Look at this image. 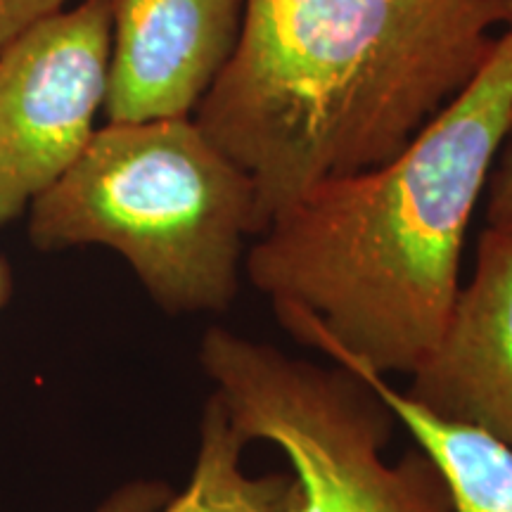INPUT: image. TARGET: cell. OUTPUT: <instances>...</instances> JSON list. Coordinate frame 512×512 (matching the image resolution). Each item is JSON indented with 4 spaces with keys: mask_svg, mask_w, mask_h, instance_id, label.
<instances>
[{
    "mask_svg": "<svg viewBox=\"0 0 512 512\" xmlns=\"http://www.w3.org/2000/svg\"><path fill=\"white\" fill-rule=\"evenodd\" d=\"M489 200H486V226L512 230V145L496 159L491 169Z\"/></svg>",
    "mask_w": 512,
    "mask_h": 512,
    "instance_id": "10",
    "label": "cell"
},
{
    "mask_svg": "<svg viewBox=\"0 0 512 512\" xmlns=\"http://www.w3.org/2000/svg\"><path fill=\"white\" fill-rule=\"evenodd\" d=\"M107 124L190 119L238 46L245 0H110Z\"/></svg>",
    "mask_w": 512,
    "mask_h": 512,
    "instance_id": "6",
    "label": "cell"
},
{
    "mask_svg": "<svg viewBox=\"0 0 512 512\" xmlns=\"http://www.w3.org/2000/svg\"><path fill=\"white\" fill-rule=\"evenodd\" d=\"M508 31H512V0H508Z\"/></svg>",
    "mask_w": 512,
    "mask_h": 512,
    "instance_id": "13",
    "label": "cell"
},
{
    "mask_svg": "<svg viewBox=\"0 0 512 512\" xmlns=\"http://www.w3.org/2000/svg\"><path fill=\"white\" fill-rule=\"evenodd\" d=\"M12 287H15V280H12V268L8 264V259H3V256H0V311H3L5 304L10 302Z\"/></svg>",
    "mask_w": 512,
    "mask_h": 512,
    "instance_id": "12",
    "label": "cell"
},
{
    "mask_svg": "<svg viewBox=\"0 0 512 512\" xmlns=\"http://www.w3.org/2000/svg\"><path fill=\"white\" fill-rule=\"evenodd\" d=\"M67 0H0V50L38 19L64 10Z\"/></svg>",
    "mask_w": 512,
    "mask_h": 512,
    "instance_id": "11",
    "label": "cell"
},
{
    "mask_svg": "<svg viewBox=\"0 0 512 512\" xmlns=\"http://www.w3.org/2000/svg\"><path fill=\"white\" fill-rule=\"evenodd\" d=\"M358 368V366H354ZM366 370V368H361ZM373 377L396 420L411 432L415 446L444 472L456 512H512V453L486 434L451 425L415 406L377 373Z\"/></svg>",
    "mask_w": 512,
    "mask_h": 512,
    "instance_id": "9",
    "label": "cell"
},
{
    "mask_svg": "<svg viewBox=\"0 0 512 512\" xmlns=\"http://www.w3.org/2000/svg\"><path fill=\"white\" fill-rule=\"evenodd\" d=\"M508 0H245L195 124L256 188L259 233L330 178L401 155L477 79Z\"/></svg>",
    "mask_w": 512,
    "mask_h": 512,
    "instance_id": "2",
    "label": "cell"
},
{
    "mask_svg": "<svg viewBox=\"0 0 512 512\" xmlns=\"http://www.w3.org/2000/svg\"><path fill=\"white\" fill-rule=\"evenodd\" d=\"M110 50V0L53 12L0 50V226L60 181L93 140Z\"/></svg>",
    "mask_w": 512,
    "mask_h": 512,
    "instance_id": "5",
    "label": "cell"
},
{
    "mask_svg": "<svg viewBox=\"0 0 512 512\" xmlns=\"http://www.w3.org/2000/svg\"><path fill=\"white\" fill-rule=\"evenodd\" d=\"M29 209L36 249H114L174 316L228 311L259 235L252 178L192 119L107 124Z\"/></svg>",
    "mask_w": 512,
    "mask_h": 512,
    "instance_id": "3",
    "label": "cell"
},
{
    "mask_svg": "<svg viewBox=\"0 0 512 512\" xmlns=\"http://www.w3.org/2000/svg\"><path fill=\"white\" fill-rule=\"evenodd\" d=\"M512 131V31L401 155L275 214L245 259L280 328L328 361L413 375L460 292L465 235Z\"/></svg>",
    "mask_w": 512,
    "mask_h": 512,
    "instance_id": "1",
    "label": "cell"
},
{
    "mask_svg": "<svg viewBox=\"0 0 512 512\" xmlns=\"http://www.w3.org/2000/svg\"><path fill=\"white\" fill-rule=\"evenodd\" d=\"M403 394L434 418L482 432L512 453V230H482L470 280Z\"/></svg>",
    "mask_w": 512,
    "mask_h": 512,
    "instance_id": "7",
    "label": "cell"
},
{
    "mask_svg": "<svg viewBox=\"0 0 512 512\" xmlns=\"http://www.w3.org/2000/svg\"><path fill=\"white\" fill-rule=\"evenodd\" d=\"M197 358L247 444L266 441L287 458L306 512H456L420 446L396 463L384 456L399 420L366 370L290 356L219 325Z\"/></svg>",
    "mask_w": 512,
    "mask_h": 512,
    "instance_id": "4",
    "label": "cell"
},
{
    "mask_svg": "<svg viewBox=\"0 0 512 512\" xmlns=\"http://www.w3.org/2000/svg\"><path fill=\"white\" fill-rule=\"evenodd\" d=\"M247 446L219 396L211 394L202 408L190 479L164 512H306L302 486L292 472L245 470Z\"/></svg>",
    "mask_w": 512,
    "mask_h": 512,
    "instance_id": "8",
    "label": "cell"
}]
</instances>
